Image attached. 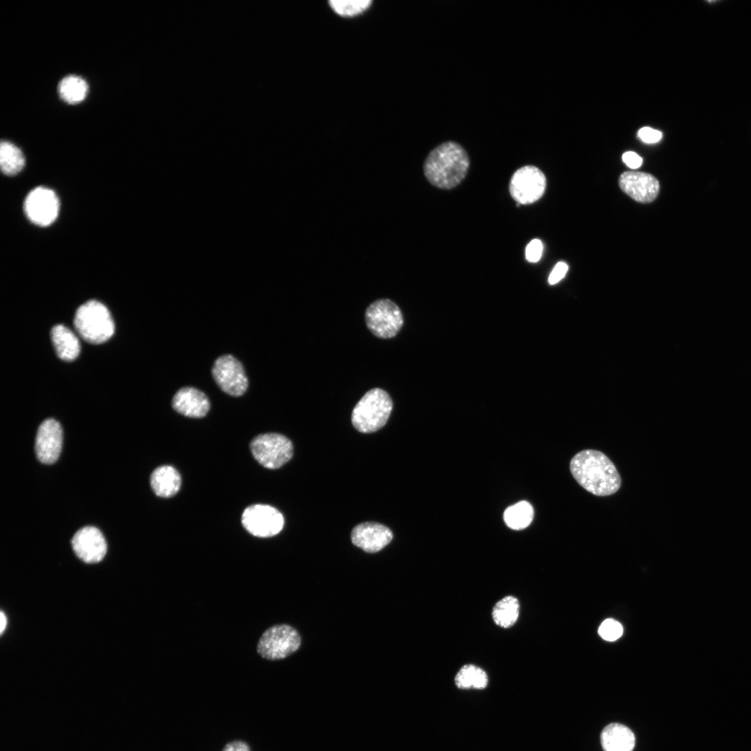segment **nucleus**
<instances>
[{"label": "nucleus", "instance_id": "obj_17", "mask_svg": "<svg viewBox=\"0 0 751 751\" xmlns=\"http://www.w3.org/2000/svg\"><path fill=\"white\" fill-rule=\"evenodd\" d=\"M604 751H632L636 738L633 732L620 723H611L601 733Z\"/></svg>", "mask_w": 751, "mask_h": 751}, {"label": "nucleus", "instance_id": "obj_31", "mask_svg": "<svg viewBox=\"0 0 751 751\" xmlns=\"http://www.w3.org/2000/svg\"><path fill=\"white\" fill-rule=\"evenodd\" d=\"M222 751H251L250 746L245 741L235 740L227 743Z\"/></svg>", "mask_w": 751, "mask_h": 751}, {"label": "nucleus", "instance_id": "obj_27", "mask_svg": "<svg viewBox=\"0 0 751 751\" xmlns=\"http://www.w3.org/2000/svg\"><path fill=\"white\" fill-rule=\"evenodd\" d=\"M542 251L543 245L542 241L540 239H534L526 247L525 257L529 262H538L542 257Z\"/></svg>", "mask_w": 751, "mask_h": 751}, {"label": "nucleus", "instance_id": "obj_3", "mask_svg": "<svg viewBox=\"0 0 751 751\" xmlns=\"http://www.w3.org/2000/svg\"><path fill=\"white\" fill-rule=\"evenodd\" d=\"M392 407V400L387 391L380 388L371 389L353 408L352 423L361 433L376 432L385 425Z\"/></svg>", "mask_w": 751, "mask_h": 751}, {"label": "nucleus", "instance_id": "obj_7", "mask_svg": "<svg viewBox=\"0 0 751 751\" xmlns=\"http://www.w3.org/2000/svg\"><path fill=\"white\" fill-rule=\"evenodd\" d=\"M365 321L367 328L375 336L389 339L400 331L403 318L396 304L389 299H379L367 307Z\"/></svg>", "mask_w": 751, "mask_h": 751}, {"label": "nucleus", "instance_id": "obj_11", "mask_svg": "<svg viewBox=\"0 0 751 751\" xmlns=\"http://www.w3.org/2000/svg\"><path fill=\"white\" fill-rule=\"evenodd\" d=\"M24 208L27 218L33 223L44 227L51 224L57 218L59 201L52 190L39 186L28 194Z\"/></svg>", "mask_w": 751, "mask_h": 751}, {"label": "nucleus", "instance_id": "obj_24", "mask_svg": "<svg viewBox=\"0 0 751 751\" xmlns=\"http://www.w3.org/2000/svg\"><path fill=\"white\" fill-rule=\"evenodd\" d=\"M88 86L86 81L76 75L64 77L58 85L60 97L65 102L75 104L83 101L88 93Z\"/></svg>", "mask_w": 751, "mask_h": 751}, {"label": "nucleus", "instance_id": "obj_32", "mask_svg": "<svg viewBox=\"0 0 751 751\" xmlns=\"http://www.w3.org/2000/svg\"><path fill=\"white\" fill-rule=\"evenodd\" d=\"M6 624H7L6 616L3 613V611H1V615H0V633H1V634H2L3 633L6 627Z\"/></svg>", "mask_w": 751, "mask_h": 751}, {"label": "nucleus", "instance_id": "obj_30", "mask_svg": "<svg viewBox=\"0 0 751 751\" xmlns=\"http://www.w3.org/2000/svg\"><path fill=\"white\" fill-rule=\"evenodd\" d=\"M624 163L629 168L636 169L639 168L642 163V158L633 152H627L622 155Z\"/></svg>", "mask_w": 751, "mask_h": 751}, {"label": "nucleus", "instance_id": "obj_2", "mask_svg": "<svg viewBox=\"0 0 751 751\" xmlns=\"http://www.w3.org/2000/svg\"><path fill=\"white\" fill-rule=\"evenodd\" d=\"M469 165V158L464 147L455 141H446L428 154L423 163V172L433 186L451 189L465 178Z\"/></svg>", "mask_w": 751, "mask_h": 751}, {"label": "nucleus", "instance_id": "obj_21", "mask_svg": "<svg viewBox=\"0 0 751 751\" xmlns=\"http://www.w3.org/2000/svg\"><path fill=\"white\" fill-rule=\"evenodd\" d=\"M455 684L460 689H484L488 684V677L480 667L466 664L456 674Z\"/></svg>", "mask_w": 751, "mask_h": 751}, {"label": "nucleus", "instance_id": "obj_18", "mask_svg": "<svg viewBox=\"0 0 751 751\" xmlns=\"http://www.w3.org/2000/svg\"><path fill=\"white\" fill-rule=\"evenodd\" d=\"M150 485L156 495L163 498L171 497L179 490L181 476L173 467L161 466L152 473Z\"/></svg>", "mask_w": 751, "mask_h": 751}, {"label": "nucleus", "instance_id": "obj_26", "mask_svg": "<svg viewBox=\"0 0 751 751\" xmlns=\"http://www.w3.org/2000/svg\"><path fill=\"white\" fill-rule=\"evenodd\" d=\"M598 633L603 639L608 641H614L622 635L623 628L618 622L609 618L605 620L601 624Z\"/></svg>", "mask_w": 751, "mask_h": 751}, {"label": "nucleus", "instance_id": "obj_4", "mask_svg": "<svg viewBox=\"0 0 751 751\" xmlns=\"http://www.w3.org/2000/svg\"><path fill=\"white\" fill-rule=\"evenodd\" d=\"M74 325L84 340L95 344L106 341L115 331L109 310L104 304L95 300L87 301L77 309Z\"/></svg>", "mask_w": 751, "mask_h": 751}, {"label": "nucleus", "instance_id": "obj_6", "mask_svg": "<svg viewBox=\"0 0 751 751\" xmlns=\"http://www.w3.org/2000/svg\"><path fill=\"white\" fill-rule=\"evenodd\" d=\"M301 639L298 631L287 624H276L266 629L257 643V652L264 659H284L300 647Z\"/></svg>", "mask_w": 751, "mask_h": 751}, {"label": "nucleus", "instance_id": "obj_10", "mask_svg": "<svg viewBox=\"0 0 751 751\" xmlns=\"http://www.w3.org/2000/svg\"><path fill=\"white\" fill-rule=\"evenodd\" d=\"M212 376L218 387L232 396L243 395L248 386L242 364L231 355L216 359L212 367Z\"/></svg>", "mask_w": 751, "mask_h": 751}, {"label": "nucleus", "instance_id": "obj_9", "mask_svg": "<svg viewBox=\"0 0 751 751\" xmlns=\"http://www.w3.org/2000/svg\"><path fill=\"white\" fill-rule=\"evenodd\" d=\"M241 522L252 535L270 538L282 531L284 520L282 514L275 508L265 504H255L244 510Z\"/></svg>", "mask_w": 751, "mask_h": 751}, {"label": "nucleus", "instance_id": "obj_23", "mask_svg": "<svg viewBox=\"0 0 751 751\" xmlns=\"http://www.w3.org/2000/svg\"><path fill=\"white\" fill-rule=\"evenodd\" d=\"M533 508L526 501H521L509 506L503 513V519L506 525L514 530L526 528L533 521Z\"/></svg>", "mask_w": 751, "mask_h": 751}, {"label": "nucleus", "instance_id": "obj_8", "mask_svg": "<svg viewBox=\"0 0 751 751\" xmlns=\"http://www.w3.org/2000/svg\"><path fill=\"white\" fill-rule=\"evenodd\" d=\"M546 186L544 173L538 168L528 165L513 173L509 183V191L519 204H529L543 195Z\"/></svg>", "mask_w": 751, "mask_h": 751}, {"label": "nucleus", "instance_id": "obj_22", "mask_svg": "<svg viewBox=\"0 0 751 751\" xmlns=\"http://www.w3.org/2000/svg\"><path fill=\"white\" fill-rule=\"evenodd\" d=\"M24 163V157L19 148L7 140L1 142L0 165L5 175L10 176L17 174L22 170Z\"/></svg>", "mask_w": 751, "mask_h": 751}, {"label": "nucleus", "instance_id": "obj_16", "mask_svg": "<svg viewBox=\"0 0 751 751\" xmlns=\"http://www.w3.org/2000/svg\"><path fill=\"white\" fill-rule=\"evenodd\" d=\"M172 405L179 414L193 418L204 417L210 407L205 394L191 387L179 389L172 398Z\"/></svg>", "mask_w": 751, "mask_h": 751}, {"label": "nucleus", "instance_id": "obj_25", "mask_svg": "<svg viewBox=\"0 0 751 751\" xmlns=\"http://www.w3.org/2000/svg\"><path fill=\"white\" fill-rule=\"evenodd\" d=\"M373 3L371 0H329L332 9L341 16H354L366 10Z\"/></svg>", "mask_w": 751, "mask_h": 751}, {"label": "nucleus", "instance_id": "obj_19", "mask_svg": "<svg viewBox=\"0 0 751 751\" xmlns=\"http://www.w3.org/2000/svg\"><path fill=\"white\" fill-rule=\"evenodd\" d=\"M51 338L60 359L70 362L77 357L80 353V344L70 329L61 324L56 325L51 330Z\"/></svg>", "mask_w": 751, "mask_h": 751}, {"label": "nucleus", "instance_id": "obj_14", "mask_svg": "<svg viewBox=\"0 0 751 751\" xmlns=\"http://www.w3.org/2000/svg\"><path fill=\"white\" fill-rule=\"evenodd\" d=\"M622 191L634 200L649 203L659 192V182L653 175L642 172H625L619 177Z\"/></svg>", "mask_w": 751, "mask_h": 751}, {"label": "nucleus", "instance_id": "obj_29", "mask_svg": "<svg viewBox=\"0 0 751 751\" xmlns=\"http://www.w3.org/2000/svg\"><path fill=\"white\" fill-rule=\"evenodd\" d=\"M567 270L568 266L566 263L563 261L557 263L549 276V283L550 284L558 283L565 277Z\"/></svg>", "mask_w": 751, "mask_h": 751}, {"label": "nucleus", "instance_id": "obj_12", "mask_svg": "<svg viewBox=\"0 0 751 751\" xmlns=\"http://www.w3.org/2000/svg\"><path fill=\"white\" fill-rule=\"evenodd\" d=\"M62 442L60 423L54 419L45 420L39 426L35 437V450L38 460L47 465L55 462L60 455Z\"/></svg>", "mask_w": 751, "mask_h": 751}, {"label": "nucleus", "instance_id": "obj_20", "mask_svg": "<svg viewBox=\"0 0 751 751\" xmlns=\"http://www.w3.org/2000/svg\"><path fill=\"white\" fill-rule=\"evenodd\" d=\"M519 613L518 599L512 595L506 596L496 603L492 611L496 624L502 628L511 627L517 620Z\"/></svg>", "mask_w": 751, "mask_h": 751}, {"label": "nucleus", "instance_id": "obj_5", "mask_svg": "<svg viewBox=\"0 0 751 751\" xmlns=\"http://www.w3.org/2000/svg\"><path fill=\"white\" fill-rule=\"evenodd\" d=\"M255 459L266 468L278 469L293 456L292 442L278 433H265L255 437L250 443Z\"/></svg>", "mask_w": 751, "mask_h": 751}, {"label": "nucleus", "instance_id": "obj_13", "mask_svg": "<svg viewBox=\"0 0 751 751\" xmlns=\"http://www.w3.org/2000/svg\"><path fill=\"white\" fill-rule=\"evenodd\" d=\"M72 547L75 554L87 563L101 561L107 550L103 534L94 526H85L77 531L72 539Z\"/></svg>", "mask_w": 751, "mask_h": 751}, {"label": "nucleus", "instance_id": "obj_15", "mask_svg": "<svg viewBox=\"0 0 751 751\" xmlns=\"http://www.w3.org/2000/svg\"><path fill=\"white\" fill-rule=\"evenodd\" d=\"M391 530L379 523L364 522L357 525L351 532L353 544L368 553L382 549L392 540Z\"/></svg>", "mask_w": 751, "mask_h": 751}, {"label": "nucleus", "instance_id": "obj_28", "mask_svg": "<svg viewBox=\"0 0 751 751\" xmlns=\"http://www.w3.org/2000/svg\"><path fill=\"white\" fill-rule=\"evenodd\" d=\"M639 138L645 143H654L661 140L662 133L651 127L641 128L638 133Z\"/></svg>", "mask_w": 751, "mask_h": 751}, {"label": "nucleus", "instance_id": "obj_1", "mask_svg": "<svg viewBox=\"0 0 751 751\" xmlns=\"http://www.w3.org/2000/svg\"><path fill=\"white\" fill-rule=\"evenodd\" d=\"M570 472L584 490L595 496H609L618 491L621 477L613 462L602 452L586 449L570 460Z\"/></svg>", "mask_w": 751, "mask_h": 751}]
</instances>
